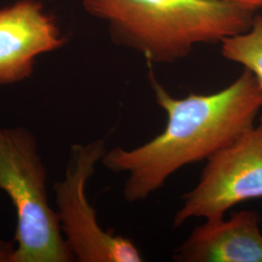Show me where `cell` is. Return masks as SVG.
Returning a JSON list of instances; mask_svg holds the SVG:
<instances>
[{
  "instance_id": "3",
  "label": "cell",
  "mask_w": 262,
  "mask_h": 262,
  "mask_svg": "<svg viewBox=\"0 0 262 262\" xmlns=\"http://www.w3.org/2000/svg\"><path fill=\"white\" fill-rule=\"evenodd\" d=\"M0 190L17 215L13 262L75 260L49 202L47 170L36 137L25 126L0 127Z\"/></svg>"
},
{
  "instance_id": "5",
  "label": "cell",
  "mask_w": 262,
  "mask_h": 262,
  "mask_svg": "<svg viewBox=\"0 0 262 262\" xmlns=\"http://www.w3.org/2000/svg\"><path fill=\"white\" fill-rule=\"evenodd\" d=\"M254 198H262V119L207 159L196 186L182 196L173 227L193 217H225L231 208Z\"/></svg>"
},
{
  "instance_id": "10",
  "label": "cell",
  "mask_w": 262,
  "mask_h": 262,
  "mask_svg": "<svg viewBox=\"0 0 262 262\" xmlns=\"http://www.w3.org/2000/svg\"><path fill=\"white\" fill-rule=\"evenodd\" d=\"M223 1L234 2V3L245 5V6H248V7H251L255 10L259 7H262V0H223Z\"/></svg>"
},
{
  "instance_id": "6",
  "label": "cell",
  "mask_w": 262,
  "mask_h": 262,
  "mask_svg": "<svg viewBox=\"0 0 262 262\" xmlns=\"http://www.w3.org/2000/svg\"><path fill=\"white\" fill-rule=\"evenodd\" d=\"M55 18L38 0H19L0 9V84L32 75L38 56L63 47Z\"/></svg>"
},
{
  "instance_id": "4",
  "label": "cell",
  "mask_w": 262,
  "mask_h": 262,
  "mask_svg": "<svg viewBox=\"0 0 262 262\" xmlns=\"http://www.w3.org/2000/svg\"><path fill=\"white\" fill-rule=\"evenodd\" d=\"M105 152L103 139L71 147L64 178L54 187L61 233L78 261H143L130 239L102 229L86 196V184Z\"/></svg>"
},
{
  "instance_id": "2",
  "label": "cell",
  "mask_w": 262,
  "mask_h": 262,
  "mask_svg": "<svg viewBox=\"0 0 262 262\" xmlns=\"http://www.w3.org/2000/svg\"><path fill=\"white\" fill-rule=\"evenodd\" d=\"M109 28L112 41L150 62L174 63L198 44L248 31L255 9L223 0H83Z\"/></svg>"
},
{
  "instance_id": "1",
  "label": "cell",
  "mask_w": 262,
  "mask_h": 262,
  "mask_svg": "<svg viewBox=\"0 0 262 262\" xmlns=\"http://www.w3.org/2000/svg\"><path fill=\"white\" fill-rule=\"evenodd\" d=\"M156 102L167 116L164 130L139 147L106 150L101 159L114 173H126L122 194L127 202L157 192L180 169L210 159L255 125L262 92L244 68L232 84L210 94L176 98L150 74Z\"/></svg>"
},
{
  "instance_id": "7",
  "label": "cell",
  "mask_w": 262,
  "mask_h": 262,
  "mask_svg": "<svg viewBox=\"0 0 262 262\" xmlns=\"http://www.w3.org/2000/svg\"><path fill=\"white\" fill-rule=\"evenodd\" d=\"M261 217L242 210L225 217L205 220L173 253L178 262H262Z\"/></svg>"
},
{
  "instance_id": "9",
  "label": "cell",
  "mask_w": 262,
  "mask_h": 262,
  "mask_svg": "<svg viewBox=\"0 0 262 262\" xmlns=\"http://www.w3.org/2000/svg\"><path fill=\"white\" fill-rule=\"evenodd\" d=\"M16 245L10 241L0 239V262H13Z\"/></svg>"
},
{
  "instance_id": "8",
  "label": "cell",
  "mask_w": 262,
  "mask_h": 262,
  "mask_svg": "<svg viewBox=\"0 0 262 262\" xmlns=\"http://www.w3.org/2000/svg\"><path fill=\"white\" fill-rule=\"evenodd\" d=\"M221 44L223 56L251 71L262 92V15L254 17L248 31L225 38ZM259 119H262V110Z\"/></svg>"
}]
</instances>
